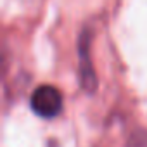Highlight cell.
<instances>
[{
	"mask_svg": "<svg viewBox=\"0 0 147 147\" xmlns=\"http://www.w3.org/2000/svg\"><path fill=\"white\" fill-rule=\"evenodd\" d=\"M31 109L45 118V119H50V118H55L61 109H62V97H61V92L50 85H42L38 87L33 95H31Z\"/></svg>",
	"mask_w": 147,
	"mask_h": 147,
	"instance_id": "cell-1",
	"label": "cell"
},
{
	"mask_svg": "<svg viewBox=\"0 0 147 147\" xmlns=\"http://www.w3.org/2000/svg\"><path fill=\"white\" fill-rule=\"evenodd\" d=\"M80 78H82V87L92 94L97 87V80L94 75V67L90 66V59H88V38L85 35V38L80 40Z\"/></svg>",
	"mask_w": 147,
	"mask_h": 147,
	"instance_id": "cell-2",
	"label": "cell"
}]
</instances>
